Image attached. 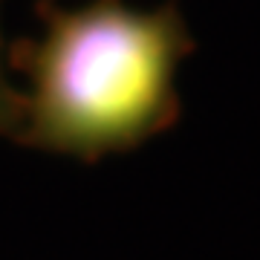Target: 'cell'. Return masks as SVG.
<instances>
[{
  "instance_id": "6da1fadb",
  "label": "cell",
  "mask_w": 260,
  "mask_h": 260,
  "mask_svg": "<svg viewBox=\"0 0 260 260\" xmlns=\"http://www.w3.org/2000/svg\"><path fill=\"white\" fill-rule=\"evenodd\" d=\"M194 38L174 3L93 0L49 23L23 99V136L81 159L133 148L177 119V70Z\"/></svg>"
},
{
  "instance_id": "7a4b0ae2",
  "label": "cell",
  "mask_w": 260,
  "mask_h": 260,
  "mask_svg": "<svg viewBox=\"0 0 260 260\" xmlns=\"http://www.w3.org/2000/svg\"><path fill=\"white\" fill-rule=\"evenodd\" d=\"M20 124H23V99L15 93L0 61V133H15L20 130Z\"/></svg>"
}]
</instances>
